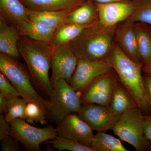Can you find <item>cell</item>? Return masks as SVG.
I'll return each mask as SVG.
<instances>
[{"instance_id":"1","label":"cell","mask_w":151,"mask_h":151,"mask_svg":"<svg viewBox=\"0 0 151 151\" xmlns=\"http://www.w3.org/2000/svg\"><path fill=\"white\" fill-rule=\"evenodd\" d=\"M18 47L29 71L33 84L40 92L50 97L53 91L49 74L53 50L51 42L21 36Z\"/></svg>"},{"instance_id":"2","label":"cell","mask_w":151,"mask_h":151,"mask_svg":"<svg viewBox=\"0 0 151 151\" xmlns=\"http://www.w3.org/2000/svg\"><path fill=\"white\" fill-rule=\"evenodd\" d=\"M106 62L117 74L119 81L134 100L145 115L151 114L142 75L143 65L133 61L122 51L114 41Z\"/></svg>"},{"instance_id":"3","label":"cell","mask_w":151,"mask_h":151,"mask_svg":"<svg viewBox=\"0 0 151 151\" xmlns=\"http://www.w3.org/2000/svg\"><path fill=\"white\" fill-rule=\"evenodd\" d=\"M116 27L105 26L98 21L86 28L79 36L66 45L78 58L106 62L114 43Z\"/></svg>"},{"instance_id":"4","label":"cell","mask_w":151,"mask_h":151,"mask_svg":"<svg viewBox=\"0 0 151 151\" xmlns=\"http://www.w3.org/2000/svg\"><path fill=\"white\" fill-rule=\"evenodd\" d=\"M0 71L10 81L20 97L28 103H34L41 105L48 113L51 106L50 100L45 99L36 91L26 64L1 52Z\"/></svg>"},{"instance_id":"5","label":"cell","mask_w":151,"mask_h":151,"mask_svg":"<svg viewBox=\"0 0 151 151\" xmlns=\"http://www.w3.org/2000/svg\"><path fill=\"white\" fill-rule=\"evenodd\" d=\"M144 116L141 109L136 107L120 116L112 129L115 135L137 151H151V142L144 134Z\"/></svg>"},{"instance_id":"6","label":"cell","mask_w":151,"mask_h":151,"mask_svg":"<svg viewBox=\"0 0 151 151\" xmlns=\"http://www.w3.org/2000/svg\"><path fill=\"white\" fill-rule=\"evenodd\" d=\"M52 86L48 117L58 124L68 114L78 113L83 102L81 93L74 90L65 79H59Z\"/></svg>"},{"instance_id":"7","label":"cell","mask_w":151,"mask_h":151,"mask_svg":"<svg viewBox=\"0 0 151 151\" xmlns=\"http://www.w3.org/2000/svg\"><path fill=\"white\" fill-rule=\"evenodd\" d=\"M10 124V136L22 144L28 150L40 151L41 144L57 137L56 129L52 126L37 128L20 119H15Z\"/></svg>"},{"instance_id":"8","label":"cell","mask_w":151,"mask_h":151,"mask_svg":"<svg viewBox=\"0 0 151 151\" xmlns=\"http://www.w3.org/2000/svg\"><path fill=\"white\" fill-rule=\"evenodd\" d=\"M119 81L113 69L99 76L81 92L82 102L108 107L114 88Z\"/></svg>"},{"instance_id":"9","label":"cell","mask_w":151,"mask_h":151,"mask_svg":"<svg viewBox=\"0 0 151 151\" xmlns=\"http://www.w3.org/2000/svg\"><path fill=\"white\" fill-rule=\"evenodd\" d=\"M113 69L109 63L105 61L78 58L69 84L74 90L81 93L96 78Z\"/></svg>"},{"instance_id":"10","label":"cell","mask_w":151,"mask_h":151,"mask_svg":"<svg viewBox=\"0 0 151 151\" xmlns=\"http://www.w3.org/2000/svg\"><path fill=\"white\" fill-rule=\"evenodd\" d=\"M78 58L68 45L53 47L51 57L52 84L60 79H64L68 83L70 80L78 63Z\"/></svg>"},{"instance_id":"11","label":"cell","mask_w":151,"mask_h":151,"mask_svg":"<svg viewBox=\"0 0 151 151\" xmlns=\"http://www.w3.org/2000/svg\"><path fill=\"white\" fill-rule=\"evenodd\" d=\"M57 136L91 146L94 136L93 130L77 113L68 114L56 128Z\"/></svg>"},{"instance_id":"12","label":"cell","mask_w":151,"mask_h":151,"mask_svg":"<svg viewBox=\"0 0 151 151\" xmlns=\"http://www.w3.org/2000/svg\"><path fill=\"white\" fill-rule=\"evenodd\" d=\"M77 113L93 131L97 132L112 129L118 119L108 107L97 104L83 103Z\"/></svg>"},{"instance_id":"13","label":"cell","mask_w":151,"mask_h":151,"mask_svg":"<svg viewBox=\"0 0 151 151\" xmlns=\"http://www.w3.org/2000/svg\"><path fill=\"white\" fill-rule=\"evenodd\" d=\"M97 4L99 22L109 27L117 26L132 17L135 10L133 1Z\"/></svg>"},{"instance_id":"14","label":"cell","mask_w":151,"mask_h":151,"mask_svg":"<svg viewBox=\"0 0 151 151\" xmlns=\"http://www.w3.org/2000/svg\"><path fill=\"white\" fill-rule=\"evenodd\" d=\"M135 22L131 17L119 24L115 30L114 41L122 51L130 59L142 65L135 32Z\"/></svg>"},{"instance_id":"15","label":"cell","mask_w":151,"mask_h":151,"mask_svg":"<svg viewBox=\"0 0 151 151\" xmlns=\"http://www.w3.org/2000/svg\"><path fill=\"white\" fill-rule=\"evenodd\" d=\"M16 27L0 18V52L14 59L21 58L18 43L20 38Z\"/></svg>"},{"instance_id":"16","label":"cell","mask_w":151,"mask_h":151,"mask_svg":"<svg viewBox=\"0 0 151 151\" xmlns=\"http://www.w3.org/2000/svg\"><path fill=\"white\" fill-rule=\"evenodd\" d=\"M29 9L20 0H0V18L17 27L29 19Z\"/></svg>"},{"instance_id":"17","label":"cell","mask_w":151,"mask_h":151,"mask_svg":"<svg viewBox=\"0 0 151 151\" xmlns=\"http://www.w3.org/2000/svg\"><path fill=\"white\" fill-rule=\"evenodd\" d=\"M136 107L137 105L134 100L120 81H118L108 106L111 113L118 119L124 113Z\"/></svg>"},{"instance_id":"18","label":"cell","mask_w":151,"mask_h":151,"mask_svg":"<svg viewBox=\"0 0 151 151\" xmlns=\"http://www.w3.org/2000/svg\"><path fill=\"white\" fill-rule=\"evenodd\" d=\"M87 0H20L26 6L41 12L75 9Z\"/></svg>"},{"instance_id":"19","label":"cell","mask_w":151,"mask_h":151,"mask_svg":"<svg viewBox=\"0 0 151 151\" xmlns=\"http://www.w3.org/2000/svg\"><path fill=\"white\" fill-rule=\"evenodd\" d=\"M16 27L20 36L50 42L56 30L30 19Z\"/></svg>"},{"instance_id":"20","label":"cell","mask_w":151,"mask_h":151,"mask_svg":"<svg viewBox=\"0 0 151 151\" xmlns=\"http://www.w3.org/2000/svg\"><path fill=\"white\" fill-rule=\"evenodd\" d=\"M134 30L143 67L151 64V26L145 23L135 22Z\"/></svg>"},{"instance_id":"21","label":"cell","mask_w":151,"mask_h":151,"mask_svg":"<svg viewBox=\"0 0 151 151\" xmlns=\"http://www.w3.org/2000/svg\"><path fill=\"white\" fill-rule=\"evenodd\" d=\"M99 19L97 3L93 0H87L73 11L66 23L88 25L98 22Z\"/></svg>"},{"instance_id":"22","label":"cell","mask_w":151,"mask_h":151,"mask_svg":"<svg viewBox=\"0 0 151 151\" xmlns=\"http://www.w3.org/2000/svg\"><path fill=\"white\" fill-rule=\"evenodd\" d=\"M75 9L41 12L29 9V17L33 21L38 22L49 27L57 29L66 23L68 17Z\"/></svg>"},{"instance_id":"23","label":"cell","mask_w":151,"mask_h":151,"mask_svg":"<svg viewBox=\"0 0 151 151\" xmlns=\"http://www.w3.org/2000/svg\"><path fill=\"white\" fill-rule=\"evenodd\" d=\"M92 24L84 25L65 23L55 30L51 42L52 46L56 47L67 45L79 36L86 28Z\"/></svg>"},{"instance_id":"24","label":"cell","mask_w":151,"mask_h":151,"mask_svg":"<svg viewBox=\"0 0 151 151\" xmlns=\"http://www.w3.org/2000/svg\"><path fill=\"white\" fill-rule=\"evenodd\" d=\"M91 147L95 151H128L121 141L105 132H97L94 135Z\"/></svg>"},{"instance_id":"25","label":"cell","mask_w":151,"mask_h":151,"mask_svg":"<svg viewBox=\"0 0 151 151\" xmlns=\"http://www.w3.org/2000/svg\"><path fill=\"white\" fill-rule=\"evenodd\" d=\"M5 95L7 103V113L5 116L6 121L10 123L17 119L25 120V111L27 102L19 96Z\"/></svg>"},{"instance_id":"26","label":"cell","mask_w":151,"mask_h":151,"mask_svg":"<svg viewBox=\"0 0 151 151\" xmlns=\"http://www.w3.org/2000/svg\"><path fill=\"white\" fill-rule=\"evenodd\" d=\"M45 143L50 144L54 148L60 151H95L91 146L83 145L70 139L58 136Z\"/></svg>"},{"instance_id":"27","label":"cell","mask_w":151,"mask_h":151,"mask_svg":"<svg viewBox=\"0 0 151 151\" xmlns=\"http://www.w3.org/2000/svg\"><path fill=\"white\" fill-rule=\"evenodd\" d=\"M135 7L131 18L135 22L145 23L151 26V0H133Z\"/></svg>"},{"instance_id":"28","label":"cell","mask_w":151,"mask_h":151,"mask_svg":"<svg viewBox=\"0 0 151 151\" xmlns=\"http://www.w3.org/2000/svg\"><path fill=\"white\" fill-rule=\"evenodd\" d=\"M25 113V121L28 123L33 124L39 123L41 125L46 124L48 113L39 104L34 103H27Z\"/></svg>"},{"instance_id":"29","label":"cell","mask_w":151,"mask_h":151,"mask_svg":"<svg viewBox=\"0 0 151 151\" xmlns=\"http://www.w3.org/2000/svg\"><path fill=\"white\" fill-rule=\"evenodd\" d=\"M0 92L5 95L19 96V94L8 79L0 72Z\"/></svg>"},{"instance_id":"30","label":"cell","mask_w":151,"mask_h":151,"mask_svg":"<svg viewBox=\"0 0 151 151\" xmlns=\"http://www.w3.org/2000/svg\"><path fill=\"white\" fill-rule=\"evenodd\" d=\"M2 151H20L21 150L19 141L12 136H7L1 140Z\"/></svg>"},{"instance_id":"31","label":"cell","mask_w":151,"mask_h":151,"mask_svg":"<svg viewBox=\"0 0 151 151\" xmlns=\"http://www.w3.org/2000/svg\"><path fill=\"white\" fill-rule=\"evenodd\" d=\"M11 130L10 123L6 121L4 115L0 114V140L10 135Z\"/></svg>"},{"instance_id":"32","label":"cell","mask_w":151,"mask_h":151,"mask_svg":"<svg viewBox=\"0 0 151 151\" xmlns=\"http://www.w3.org/2000/svg\"><path fill=\"white\" fill-rule=\"evenodd\" d=\"M143 125L145 137L151 142V114L144 115Z\"/></svg>"},{"instance_id":"33","label":"cell","mask_w":151,"mask_h":151,"mask_svg":"<svg viewBox=\"0 0 151 151\" xmlns=\"http://www.w3.org/2000/svg\"><path fill=\"white\" fill-rule=\"evenodd\" d=\"M143 80L148 101L151 108V74L145 73Z\"/></svg>"},{"instance_id":"34","label":"cell","mask_w":151,"mask_h":151,"mask_svg":"<svg viewBox=\"0 0 151 151\" xmlns=\"http://www.w3.org/2000/svg\"><path fill=\"white\" fill-rule=\"evenodd\" d=\"M7 113V103L5 95L0 92V114L5 116Z\"/></svg>"},{"instance_id":"35","label":"cell","mask_w":151,"mask_h":151,"mask_svg":"<svg viewBox=\"0 0 151 151\" xmlns=\"http://www.w3.org/2000/svg\"><path fill=\"white\" fill-rule=\"evenodd\" d=\"M93 1L99 4H104V3L113 2L129 1H132L133 0H93Z\"/></svg>"},{"instance_id":"36","label":"cell","mask_w":151,"mask_h":151,"mask_svg":"<svg viewBox=\"0 0 151 151\" xmlns=\"http://www.w3.org/2000/svg\"><path fill=\"white\" fill-rule=\"evenodd\" d=\"M142 71L144 73L151 74V64L143 67Z\"/></svg>"}]
</instances>
